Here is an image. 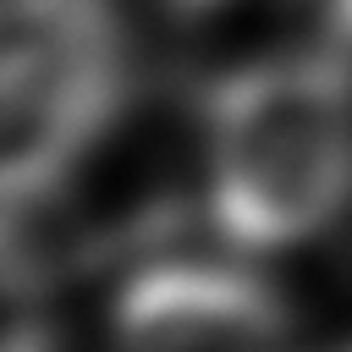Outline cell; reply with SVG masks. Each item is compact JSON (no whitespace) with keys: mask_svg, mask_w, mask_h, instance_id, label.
<instances>
[{"mask_svg":"<svg viewBox=\"0 0 352 352\" xmlns=\"http://www.w3.org/2000/svg\"><path fill=\"white\" fill-rule=\"evenodd\" d=\"M286 6L302 16L314 50L352 66V0H286Z\"/></svg>","mask_w":352,"mask_h":352,"instance_id":"5b68a950","label":"cell"},{"mask_svg":"<svg viewBox=\"0 0 352 352\" xmlns=\"http://www.w3.org/2000/svg\"><path fill=\"white\" fill-rule=\"evenodd\" d=\"M204 198L253 253L336 226L352 204V66L308 44L226 72L204 99Z\"/></svg>","mask_w":352,"mask_h":352,"instance_id":"6da1fadb","label":"cell"},{"mask_svg":"<svg viewBox=\"0 0 352 352\" xmlns=\"http://www.w3.org/2000/svg\"><path fill=\"white\" fill-rule=\"evenodd\" d=\"M116 352H308L292 302L226 258L138 264L110 297Z\"/></svg>","mask_w":352,"mask_h":352,"instance_id":"3957f363","label":"cell"},{"mask_svg":"<svg viewBox=\"0 0 352 352\" xmlns=\"http://www.w3.org/2000/svg\"><path fill=\"white\" fill-rule=\"evenodd\" d=\"M0 214H16V204H6V198H0Z\"/></svg>","mask_w":352,"mask_h":352,"instance_id":"52a82bcc","label":"cell"},{"mask_svg":"<svg viewBox=\"0 0 352 352\" xmlns=\"http://www.w3.org/2000/svg\"><path fill=\"white\" fill-rule=\"evenodd\" d=\"M132 88L116 0H0V198H44Z\"/></svg>","mask_w":352,"mask_h":352,"instance_id":"7a4b0ae2","label":"cell"},{"mask_svg":"<svg viewBox=\"0 0 352 352\" xmlns=\"http://www.w3.org/2000/svg\"><path fill=\"white\" fill-rule=\"evenodd\" d=\"M0 352H55L50 275L16 231V214H0Z\"/></svg>","mask_w":352,"mask_h":352,"instance_id":"277c9868","label":"cell"},{"mask_svg":"<svg viewBox=\"0 0 352 352\" xmlns=\"http://www.w3.org/2000/svg\"><path fill=\"white\" fill-rule=\"evenodd\" d=\"M170 16H209L214 6H226V0H160Z\"/></svg>","mask_w":352,"mask_h":352,"instance_id":"8992f818","label":"cell"}]
</instances>
